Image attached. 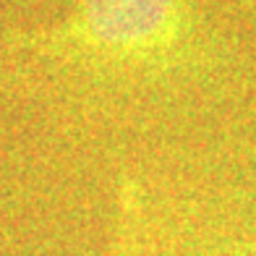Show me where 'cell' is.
Instances as JSON below:
<instances>
[{
    "label": "cell",
    "mask_w": 256,
    "mask_h": 256,
    "mask_svg": "<svg viewBox=\"0 0 256 256\" xmlns=\"http://www.w3.org/2000/svg\"><path fill=\"white\" fill-rule=\"evenodd\" d=\"M196 34L191 0H78L52 26L14 34L34 60L89 71H170Z\"/></svg>",
    "instance_id": "1"
},
{
    "label": "cell",
    "mask_w": 256,
    "mask_h": 256,
    "mask_svg": "<svg viewBox=\"0 0 256 256\" xmlns=\"http://www.w3.org/2000/svg\"><path fill=\"white\" fill-rule=\"evenodd\" d=\"M136 243V202L131 188L123 191V214H120V228L118 236H115V243L110 246L108 256H131Z\"/></svg>",
    "instance_id": "2"
}]
</instances>
